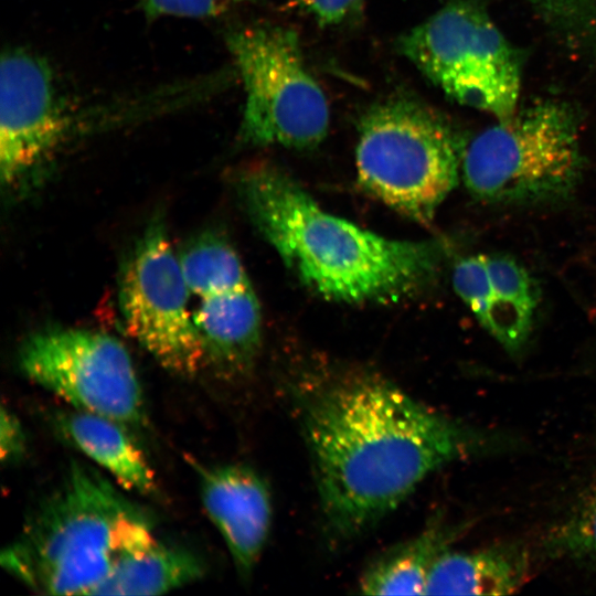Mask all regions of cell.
<instances>
[{
	"label": "cell",
	"mask_w": 596,
	"mask_h": 596,
	"mask_svg": "<svg viewBox=\"0 0 596 596\" xmlns=\"http://www.w3.org/2000/svg\"><path fill=\"white\" fill-rule=\"evenodd\" d=\"M461 533V525L434 519L421 533L371 561L359 579L360 592L365 595H424L434 565Z\"/></svg>",
	"instance_id": "obj_16"
},
{
	"label": "cell",
	"mask_w": 596,
	"mask_h": 596,
	"mask_svg": "<svg viewBox=\"0 0 596 596\" xmlns=\"http://www.w3.org/2000/svg\"><path fill=\"white\" fill-rule=\"evenodd\" d=\"M226 43L245 93L241 140L254 147H317L328 132L329 105L307 68L296 32L248 25L231 31Z\"/></svg>",
	"instance_id": "obj_6"
},
{
	"label": "cell",
	"mask_w": 596,
	"mask_h": 596,
	"mask_svg": "<svg viewBox=\"0 0 596 596\" xmlns=\"http://www.w3.org/2000/svg\"><path fill=\"white\" fill-rule=\"evenodd\" d=\"M465 146L437 113L394 95L362 116L359 183L400 214L428 224L458 182Z\"/></svg>",
	"instance_id": "obj_5"
},
{
	"label": "cell",
	"mask_w": 596,
	"mask_h": 596,
	"mask_svg": "<svg viewBox=\"0 0 596 596\" xmlns=\"http://www.w3.org/2000/svg\"><path fill=\"white\" fill-rule=\"evenodd\" d=\"M237 181L258 233L302 284L327 299L396 301L438 269L436 243L387 238L331 214L274 166L251 167Z\"/></svg>",
	"instance_id": "obj_2"
},
{
	"label": "cell",
	"mask_w": 596,
	"mask_h": 596,
	"mask_svg": "<svg viewBox=\"0 0 596 596\" xmlns=\"http://www.w3.org/2000/svg\"><path fill=\"white\" fill-rule=\"evenodd\" d=\"M556 542L565 552L596 558V479L574 513L561 525Z\"/></svg>",
	"instance_id": "obj_18"
},
{
	"label": "cell",
	"mask_w": 596,
	"mask_h": 596,
	"mask_svg": "<svg viewBox=\"0 0 596 596\" xmlns=\"http://www.w3.org/2000/svg\"><path fill=\"white\" fill-rule=\"evenodd\" d=\"M63 436L128 490L151 494L155 473L126 426L105 416L73 409L56 418Z\"/></svg>",
	"instance_id": "obj_15"
},
{
	"label": "cell",
	"mask_w": 596,
	"mask_h": 596,
	"mask_svg": "<svg viewBox=\"0 0 596 596\" xmlns=\"http://www.w3.org/2000/svg\"><path fill=\"white\" fill-rule=\"evenodd\" d=\"M451 277L481 327L504 350L519 353L533 330L540 300L529 270L509 255L480 253L459 258Z\"/></svg>",
	"instance_id": "obj_12"
},
{
	"label": "cell",
	"mask_w": 596,
	"mask_h": 596,
	"mask_svg": "<svg viewBox=\"0 0 596 596\" xmlns=\"http://www.w3.org/2000/svg\"><path fill=\"white\" fill-rule=\"evenodd\" d=\"M153 538L139 507L96 470L74 462L0 561L35 593L92 596L125 554Z\"/></svg>",
	"instance_id": "obj_3"
},
{
	"label": "cell",
	"mask_w": 596,
	"mask_h": 596,
	"mask_svg": "<svg viewBox=\"0 0 596 596\" xmlns=\"http://www.w3.org/2000/svg\"><path fill=\"white\" fill-rule=\"evenodd\" d=\"M25 434L17 415L4 405L1 408L0 447L3 462L20 459L25 450Z\"/></svg>",
	"instance_id": "obj_21"
},
{
	"label": "cell",
	"mask_w": 596,
	"mask_h": 596,
	"mask_svg": "<svg viewBox=\"0 0 596 596\" xmlns=\"http://www.w3.org/2000/svg\"><path fill=\"white\" fill-rule=\"evenodd\" d=\"M188 288L207 365L230 377L246 375L262 348V310L243 263Z\"/></svg>",
	"instance_id": "obj_11"
},
{
	"label": "cell",
	"mask_w": 596,
	"mask_h": 596,
	"mask_svg": "<svg viewBox=\"0 0 596 596\" xmlns=\"http://www.w3.org/2000/svg\"><path fill=\"white\" fill-rule=\"evenodd\" d=\"M118 304L128 334L161 366L194 375L207 365L179 253L160 219L145 230L124 265Z\"/></svg>",
	"instance_id": "obj_9"
},
{
	"label": "cell",
	"mask_w": 596,
	"mask_h": 596,
	"mask_svg": "<svg viewBox=\"0 0 596 596\" xmlns=\"http://www.w3.org/2000/svg\"><path fill=\"white\" fill-rule=\"evenodd\" d=\"M254 0H139L148 19L161 17L211 18Z\"/></svg>",
	"instance_id": "obj_19"
},
{
	"label": "cell",
	"mask_w": 596,
	"mask_h": 596,
	"mask_svg": "<svg viewBox=\"0 0 596 596\" xmlns=\"http://www.w3.org/2000/svg\"><path fill=\"white\" fill-rule=\"evenodd\" d=\"M579 118L571 105L535 102L465 146L461 175L489 204L532 206L565 201L583 174Z\"/></svg>",
	"instance_id": "obj_4"
},
{
	"label": "cell",
	"mask_w": 596,
	"mask_h": 596,
	"mask_svg": "<svg viewBox=\"0 0 596 596\" xmlns=\"http://www.w3.org/2000/svg\"><path fill=\"white\" fill-rule=\"evenodd\" d=\"M200 487L207 517L222 535L238 574L248 578L272 528L267 481L249 466L226 464L203 469Z\"/></svg>",
	"instance_id": "obj_13"
},
{
	"label": "cell",
	"mask_w": 596,
	"mask_h": 596,
	"mask_svg": "<svg viewBox=\"0 0 596 596\" xmlns=\"http://www.w3.org/2000/svg\"><path fill=\"white\" fill-rule=\"evenodd\" d=\"M21 372L73 408L138 426L143 394L127 348L115 337L82 328H47L18 352Z\"/></svg>",
	"instance_id": "obj_8"
},
{
	"label": "cell",
	"mask_w": 596,
	"mask_h": 596,
	"mask_svg": "<svg viewBox=\"0 0 596 596\" xmlns=\"http://www.w3.org/2000/svg\"><path fill=\"white\" fill-rule=\"evenodd\" d=\"M47 63L12 49L1 57L0 174L13 187L44 163L71 131L73 118Z\"/></svg>",
	"instance_id": "obj_10"
},
{
	"label": "cell",
	"mask_w": 596,
	"mask_h": 596,
	"mask_svg": "<svg viewBox=\"0 0 596 596\" xmlns=\"http://www.w3.org/2000/svg\"><path fill=\"white\" fill-rule=\"evenodd\" d=\"M529 574V554L521 545L447 551L434 565L424 595H509L525 584Z\"/></svg>",
	"instance_id": "obj_14"
},
{
	"label": "cell",
	"mask_w": 596,
	"mask_h": 596,
	"mask_svg": "<svg viewBox=\"0 0 596 596\" xmlns=\"http://www.w3.org/2000/svg\"><path fill=\"white\" fill-rule=\"evenodd\" d=\"M364 0H294L304 13L323 26L339 25L356 17Z\"/></svg>",
	"instance_id": "obj_20"
},
{
	"label": "cell",
	"mask_w": 596,
	"mask_h": 596,
	"mask_svg": "<svg viewBox=\"0 0 596 596\" xmlns=\"http://www.w3.org/2000/svg\"><path fill=\"white\" fill-rule=\"evenodd\" d=\"M287 398L336 542L369 531L430 473L482 444L467 426L362 369L306 371L288 383Z\"/></svg>",
	"instance_id": "obj_1"
},
{
	"label": "cell",
	"mask_w": 596,
	"mask_h": 596,
	"mask_svg": "<svg viewBox=\"0 0 596 596\" xmlns=\"http://www.w3.org/2000/svg\"><path fill=\"white\" fill-rule=\"evenodd\" d=\"M203 562L192 552L153 538L125 554L94 595H158L201 578Z\"/></svg>",
	"instance_id": "obj_17"
},
{
	"label": "cell",
	"mask_w": 596,
	"mask_h": 596,
	"mask_svg": "<svg viewBox=\"0 0 596 596\" xmlns=\"http://www.w3.org/2000/svg\"><path fill=\"white\" fill-rule=\"evenodd\" d=\"M400 49L457 103L505 119L519 108L521 63L486 10L448 3L403 35Z\"/></svg>",
	"instance_id": "obj_7"
}]
</instances>
